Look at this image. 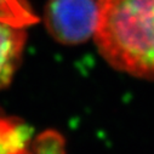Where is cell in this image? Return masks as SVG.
I'll use <instances>...</instances> for the list:
<instances>
[{
    "label": "cell",
    "mask_w": 154,
    "mask_h": 154,
    "mask_svg": "<svg viewBox=\"0 0 154 154\" xmlns=\"http://www.w3.org/2000/svg\"><path fill=\"white\" fill-rule=\"evenodd\" d=\"M98 5L95 0H49L45 24L55 39L66 45L86 42L96 33Z\"/></svg>",
    "instance_id": "7a4b0ae2"
},
{
    "label": "cell",
    "mask_w": 154,
    "mask_h": 154,
    "mask_svg": "<svg viewBox=\"0 0 154 154\" xmlns=\"http://www.w3.org/2000/svg\"><path fill=\"white\" fill-rule=\"evenodd\" d=\"M0 22L18 28L38 22L27 0H0Z\"/></svg>",
    "instance_id": "5b68a950"
},
{
    "label": "cell",
    "mask_w": 154,
    "mask_h": 154,
    "mask_svg": "<svg viewBox=\"0 0 154 154\" xmlns=\"http://www.w3.org/2000/svg\"><path fill=\"white\" fill-rule=\"evenodd\" d=\"M0 154H32L30 129L15 118L0 114Z\"/></svg>",
    "instance_id": "277c9868"
},
{
    "label": "cell",
    "mask_w": 154,
    "mask_h": 154,
    "mask_svg": "<svg viewBox=\"0 0 154 154\" xmlns=\"http://www.w3.org/2000/svg\"><path fill=\"white\" fill-rule=\"evenodd\" d=\"M96 43L115 69L154 79V0H97Z\"/></svg>",
    "instance_id": "6da1fadb"
},
{
    "label": "cell",
    "mask_w": 154,
    "mask_h": 154,
    "mask_svg": "<svg viewBox=\"0 0 154 154\" xmlns=\"http://www.w3.org/2000/svg\"><path fill=\"white\" fill-rule=\"evenodd\" d=\"M32 154H66L63 136L52 130L42 132L30 144Z\"/></svg>",
    "instance_id": "8992f818"
},
{
    "label": "cell",
    "mask_w": 154,
    "mask_h": 154,
    "mask_svg": "<svg viewBox=\"0 0 154 154\" xmlns=\"http://www.w3.org/2000/svg\"><path fill=\"white\" fill-rule=\"evenodd\" d=\"M26 44V32L22 28L0 22V89L12 80L18 68Z\"/></svg>",
    "instance_id": "3957f363"
}]
</instances>
